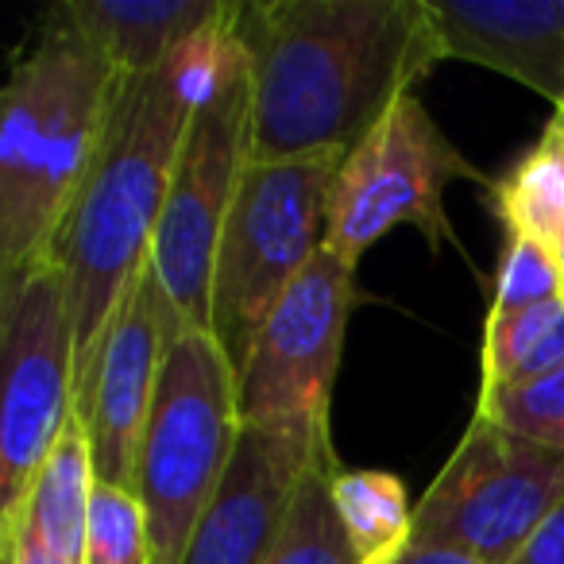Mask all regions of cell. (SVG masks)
<instances>
[{
	"label": "cell",
	"mask_w": 564,
	"mask_h": 564,
	"mask_svg": "<svg viewBox=\"0 0 564 564\" xmlns=\"http://www.w3.org/2000/svg\"><path fill=\"white\" fill-rule=\"evenodd\" d=\"M556 112H561V120H564V101H561V105H556Z\"/></svg>",
	"instance_id": "obj_26"
},
{
	"label": "cell",
	"mask_w": 564,
	"mask_h": 564,
	"mask_svg": "<svg viewBox=\"0 0 564 564\" xmlns=\"http://www.w3.org/2000/svg\"><path fill=\"white\" fill-rule=\"evenodd\" d=\"M564 364V299L525 306L514 314H487L484 329V387L507 391L549 376Z\"/></svg>",
	"instance_id": "obj_17"
},
{
	"label": "cell",
	"mask_w": 564,
	"mask_h": 564,
	"mask_svg": "<svg viewBox=\"0 0 564 564\" xmlns=\"http://www.w3.org/2000/svg\"><path fill=\"white\" fill-rule=\"evenodd\" d=\"M0 522L24 502L74 417V325L63 271L35 263L0 279Z\"/></svg>",
	"instance_id": "obj_8"
},
{
	"label": "cell",
	"mask_w": 564,
	"mask_h": 564,
	"mask_svg": "<svg viewBox=\"0 0 564 564\" xmlns=\"http://www.w3.org/2000/svg\"><path fill=\"white\" fill-rule=\"evenodd\" d=\"M182 329L186 325L174 314L163 282L148 263L128 299L120 302L94 360V376L74 406L89 437L97 484L135 491V456H140L143 425L155 406L166 352Z\"/></svg>",
	"instance_id": "obj_11"
},
{
	"label": "cell",
	"mask_w": 564,
	"mask_h": 564,
	"mask_svg": "<svg viewBox=\"0 0 564 564\" xmlns=\"http://www.w3.org/2000/svg\"><path fill=\"white\" fill-rule=\"evenodd\" d=\"M356 310V267L325 248L259 329L236 371L240 422L294 441H333L329 410Z\"/></svg>",
	"instance_id": "obj_7"
},
{
	"label": "cell",
	"mask_w": 564,
	"mask_h": 564,
	"mask_svg": "<svg viewBox=\"0 0 564 564\" xmlns=\"http://www.w3.org/2000/svg\"><path fill=\"white\" fill-rule=\"evenodd\" d=\"M337 471V453L325 448L302 479L286 530L263 564H360L345 522L337 514V502H333V476Z\"/></svg>",
	"instance_id": "obj_19"
},
{
	"label": "cell",
	"mask_w": 564,
	"mask_h": 564,
	"mask_svg": "<svg viewBox=\"0 0 564 564\" xmlns=\"http://www.w3.org/2000/svg\"><path fill=\"white\" fill-rule=\"evenodd\" d=\"M476 417H487L518 437L564 448V364L533 383L507 387V391H479Z\"/></svg>",
	"instance_id": "obj_21"
},
{
	"label": "cell",
	"mask_w": 564,
	"mask_h": 564,
	"mask_svg": "<svg viewBox=\"0 0 564 564\" xmlns=\"http://www.w3.org/2000/svg\"><path fill=\"white\" fill-rule=\"evenodd\" d=\"M194 112L197 105L182 89L171 58L151 74H120L101 148L51 248L74 325V399H82L94 376L120 302L151 263Z\"/></svg>",
	"instance_id": "obj_2"
},
{
	"label": "cell",
	"mask_w": 564,
	"mask_h": 564,
	"mask_svg": "<svg viewBox=\"0 0 564 564\" xmlns=\"http://www.w3.org/2000/svg\"><path fill=\"white\" fill-rule=\"evenodd\" d=\"M333 502L360 564H394L414 538V507L399 476L340 468L333 476Z\"/></svg>",
	"instance_id": "obj_18"
},
{
	"label": "cell",
	"mask_w": 564,
	"mask_h": 564,
	"mask_svg": "<svg viewBox=\"0 0 564 564\" xmlns=\"http://www.w3.org/2000/svg\"><path fill=\"white\" fill-rule=\"evenodd\" d=\"M117 66L66 17L24 43L0 112V279L47 263L109 124Z\"/></svg>",
	"instance_id": "obj_3"
},
{
	"label": "cell",
	"mask_w": 564,
	"mask_h": 564,
	"mask_svg": "<svg viewBox=\"0 0 564 564\" xmlns=\"http://www.w3.org/2000/svg\"><path fill=\"white\" fill-rule=\"evenodd\" d=\"M325 448L333 441H294L243 425L182 564H263L286 530L302 479Z\"/></svg>",
	"instance_id": "obj_12"
},
{
	"label": "cell",
	"mask_w": 564,
	"mask_h": 564,
	"mask_svg": "<svg viewBox=\"0 0 564 564\" xmlns=\"http://www.w3.org/2000/svg\"><path fill=\"white\" fill-rule=\"evenodd\" d=\"M340 159H251L213 263V337L240 371L259 329L329 243Z\"/></svg>",
	"instance_id": "obj_5"
},
{
	"label": "cell",
	"mask_w": 564,
	"mask_h": 564,
	"mask_svg": "<svg viewBox=\"0 0 564 564\" xmlns=\"http://www.w3.org/2000/svg\"><path fill=\"white\" fill-rule=\"evenodd\" d=\"M491 202L507 236H530L561 251L564 240V120L553 112L533 148L491 182Z\"/></svg>",
	"instance_id": "obj_16"
},
{
	"label": "cell",
	"mask_w": 564,
	"mask_h": 564,
	"mask_svg": "<svg viewBox=\"0 0 564 564\" xmlns=\"http://www.w3.org/2000/svg\"><path fill=\"white\" fill-rule=\"evenodd\" d=\"M564 299V274H561V251L530 240V236H507V251L495 271V314H514L525 306Z\"/></svg>",
	"instance_id": "obj_22"
},
{
	"label": "cell",
	"mask_w": 564,
	"mask_h": 564,
	"mask_svg": "<svg viewBox=\"0 0 564 564\" xmlns=\"http://www.w3.org/2000/svg\"><path fill=\"white\" fill-rule=\"evenodd\" d=\"M251 159H345L445 63L430 0H236Z\"/></svg>",
	"instance_id": "obj_1"
},
{
	"label": "cell",
	"mask_w": 564,
	"mask_h": 564,
	"mask_svg": "<svg viewBox=\"0 0 564 564\" xmlns=\"http://www.w3.org/2000/svg\"><path fill=\"white\" fill-rule=\"evenodd\" d=\"M4 564H70L63 556H55L32 530L17 525V530H4Z\"/></svg>",
	"instance_id": "obj_24"
},
{
	"label": "cell",
	"mask_w": 564,
	"mask_h": 564,
	"mask_svg": "<svg viewBox=\"0 0 564 564\" xmlns=\"http://www.w3.org/2000/svg\"><path fill=\"white\" fill-rule=\"evenodd\" d=\"M86 564H151L143 502L128 487L97 484L86 522Z\"/></svg>",
	"instance_id": "obj_20"
},
{
	"label": "cell",
	"mask_w": 564,
	"mask_h": 564,
	"mask_svg": "<svg viewBox=\"0 0 564 564\" xmlns=\"http://www.w3.org/2000/svg\"><path fill=\"white\" fill-rule=\"evenodd\" d=\"M236 368L205 329H182L166 352L155 406L135 456L151 564H182L240 445Z\"/></svg>",
	"instance_id": "obj_4"
},
{
	"label": "cell",
	"mask_w": 564,
	"mask_h": 564,
	"mask_svg": "<svg viewBox=\"0 0 564 564\" xmlns=\"http://www.w3.org/2000/svg\"><path fill=\"white\" fill-rule=\"evenodd\" d=\"M66 17L101 47L117 74H151L178 43L217 24L232 0H63Z\"/></svg>",
	"instance_id": "obj_14"
},
{
	"label": "cell",
	"mask_w": 564,
	"mask_h": 564,
	"mask_svg": "<svg viewBox=\"0 0 564 564\" xmlns=\"http://www.w3.org/2000/svg\"><path fill=\"white\" fill-rule=\"evenodd\" d=\"M94 487V453H89V437L82 430L78 414H74L70 425L63 430V437H58V445L43 460L40 476L28 487L20 510L0 522V533L24 525L55 556H63L70 564H86V522Z\"/></svg>",
	"instance_id": "obj_15"
},
{
	"label": "cell",
	"mask_w": 564,
	"mask_h": 564,
	"mask_svg": "<svg viewBox=\"0 0 564 564\" xmlns=\"http://www.w3.org/2000/svg\"><path fill=\"white\" fill-rule=\"evenodd\" d=\"M445 58L487 66L564 101V0H430Z\"/></svg>",
	"instance_id": "obj_13"
},
{
	"label": "cell",
	"mask_w": 564,
	"mask_h": 564,
	"mask_svg": "<svg viewBox=\"0 0 564 564\" xmlns=\"http://www.w3.org/2000/svg\"><path fill=\"white\" fill-rule=\"evenodd\" d=\"M564 499V448L471 417L456 453L414 507V541H437L514 564L549 510Z\"/></svg>",
	"instance_id": "obj_9"
},
{
	"label": "cell",
	"mask_w": 564,
	"mask_h": 564,
	"mask_svg": "<svg viewBox=\"0 0 564 564\" xmlns=\"http://www.w3.org/2000/svg\"><path fill=\"white\" fill-rule=\"evenodd\" d=\"M248 163L251 70L240 47V58L228 66L217 94L189 120L151 248V271L163 282L166 299L186 329L213 333V263Z\"/></svg>",
	"instance_id": "obj_6"
},
{
	"label": "cell",
	"mask_w": 564,
	"mask_h": 564,
	"mask_svg": "<svg viewBox=\"0 0 564 564\" xmlns=\"http://www.w3.org/2000/svg\"><path fill=\"white\" fill-rule=\"evenodd\" d=\"M394 564H484L479 556L464 553V549H453V545H437V541H406Z\"/></svg>",
	"instance_id": "obj_25"
},
{
	"label": "cell",
	"mask_w": 564,
	"mask_h": 564,
	"mask_svg": "<svg viewBox=\"0 0 564 564\" xmlns=\"http://www.w3.org/2000/svg\"><path fill=\"white\" fill-rule=\"evenodd\" d=\"M479 171L448 143L414 94L391 105L383 120L340 159L329 197V243L345 263H360L391 228L414 225L433 248L453 240L445 189Z\"/></svg>",
	"instance_id": "obj_10"
},
{
	"label": "cell",
	"mask_w": 564,
	"mask_h": 564,
	"mask_svg": "<svg viewBox=\"0 0 564 564\" xmlns=\"http://www.w3.org/2000/svg\"><path fill=\"white\" fill-rule=\"evenodd\" d=\"M514 564H564V499L549 510V518L538 525Z\"/></svg>",
	"instance_id": "obj_23"
}]
</instances>
